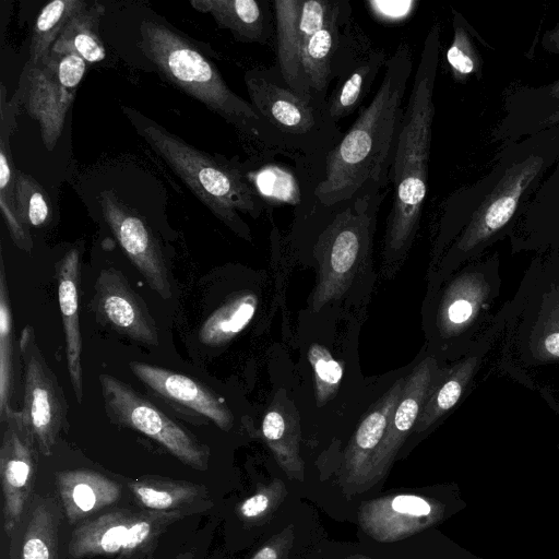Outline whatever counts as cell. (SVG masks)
Segmentation results:
<instances>
[{
	"instance_id": "30",
	"label": "cell",
	"mask_w": 559,
	"mask_h": 559,
	"mask_svg": "<svg viewBox=\"0 0 559 559\" xmlns=\"http://www.w3.org/2000/svg\"><path fill=\"white\" fill-rule=\"evenodd\" d=\"M471 356L449 370H440L416 420L414 432H424L443 417L461 399L477 366Z\"/></svg>"
},
{
	"instance_id": "31",
	"label": "cell",
	"mask_w": 559,
	"mask_h": 559,
	"mask_svg": "<svg viewBox=\"0 0 559 559\" xmlns=\"http://www.w3.org/2000/svg\"><path fill=\"white\" fill-rule=\"evenodd\" d=\"M104 12L105 8L100 3H90L68 23L49 52H75L90 63L103 61L106 51L99 38L98 26Z\"/></svg>"
},
{
	"instance_id": "2",
	"label": "cell",
	"mask_w": 559,
	"mask_h": 559,
	"mask_svg": "<svg viewBox=\"0 0 559 559\" xmlns=\"http://www.w3.org/2000/svg\"><path fill=\"white\" fill-rule=\"evenodd\" d=\"M412 72L411 47L401 43L388 58L371 102L325 157L322 178L313 190L319 207L332 210L388 190Z\"/></svg>"
},
{
	"instance_id": "42",
	"label": "cell",
	"mask_w": 559,
	"mask_h": 559,
	"mask_svg": "<svg viewBox=\"0 0 559 559\" xmlns=\"http://www.w3.org/2000/svg\"><path fill=\"white\" fill-rule=\"evenodd\" d=\"M270 507V496L258 492L247 498L239 507L240 514L246 519H255L266 512Z\"/></svg>"
},
{
	"instance_id": "1",
	"label": "cell",
	"mask_w": 559,
	"mask_h": 559,
	"mask_svg": "<svg viewBox=\"0 0 559 559\" xmlns=\"http://www.w3.org/2000/svg\"><path fill=\"white\" fill-rule=\"evenodd\" d=\"M558 158L556 127L502 144L487 174L448 197L433 246L428 290L438 288L463 262L510 235Z\"/></svg>"
},
{
	"instance_id": "17",
	"label": "cell",
	"mask_w": 559,
	"mask_h": 559,
	"mask_svg": "<svg viewBox=\"0 0 559 559\" xmlns=\"http://www.w3.org/2000/svg\"><path fill=\"white\" fill-rule=\"evenodd\" d=\"M429 329L431 338L452 340L462 335L480 313L489 296V285L477 272H464L449 282L441 292L429 293ZM427 321V320H426Z\"/></svg>"
},
{
	"instance_id": "41",
	"label": "cell",
	"mask_w": 559,
	"mask_h": 559,
	"mask_svg": "<svg viewBox=\"0 0 559 559\" xmlns=\"http://www.w3.org/2000/svg\"><path fill=\"white\" fill-rule=\"evenodd\" d=\"M365 3L372 17L386 25L406 22L419 4L417 0H367Z\"/></svg>"
},
{
	"instance_id": "28",
	"label": "cell",
	"mask_w": 559,
	"mask_h": 559,
	"mask_svg": "<svg viewBox=\"0 0 559 559\" xmlns=\"http://www.w3.org/2000/svg\"><path fill=\"white\" fill-rule=\"evenodd\" d=\"M388 58L384 49H371L360 56L349 71L338 79L326 100L329 115L335 123L338 124L340 120L360 107L384 69Z\"/></svg>"
},
{
	"instance_id": "27",
	"label": "cell",
	"mask_w": 559,
	"mask_h": 559,
	"mask_svg": "<svg viewBox=\"0 0 559 559\" xmlns=\"http://www.w3.org/2000/svg\"><path fill=\"white\" fill-rule=\"evenodd\" d=\"M129 488L145 510L188 515L210 508L205 488L191 483L146 476L129 483Z\"/></svg>"
},
{
	"instance_id": "19",
	"label": "cell",
	"mask_w": 559,
	"mask_h": 559,
	"mask_svg": "<svg viewBox=\"0 0 559 559\" xmlns=\"http://www.w3.org/2000/svg\"><path fill=\"white\" fill-rule=\"evenodd\" d=\"M129 367L139 380L165 399L195 411L225 431L231 427L233 414L224 400L201 382L145 362L131 361Z\"/></svg>"
},
{
	"instance_id": "43",
	"label": "cell",
	"mask_w": 559,
	"mask_h": 559,
	"mask_svg": "<svg viewBox=\"0 0 559 559\" xmlns=\"http://www.w3.org/2000/svg\"><path fill=\"white\" fill-rule=\"evenodd\" d=\"M540 46L549 53H559V21L543 34Z\"/></svg>"
},
{
	"instance_id": "29",
	"label": "cell",
	"mask_w": 559,
	"mask_h": 559,
	"mask_svg": "<svg viewBox=\"0 0 559 559\" xmlns=\"http://www.w3.org/2000/svg\"><path fill=\"white\" fill-rule=\"evenodd\" d=\"M25 515L21 559H61V513L57 500L37 495Z\"/></svg>"
},
{
	"instance_id": "38",
	"label": "cell",
	"mask_w": 559,
	"mask_h": 559,
	"mask_svg": "<svg viewBox=\"0 0 559 559\" xmlns=\"http://www.w3.org/2000/svg\"><path fill=\"white\" fill-rule=\"evenodd\" d=\"M293 424L292 415L274 407L267 411L262 421V433L281 461L296 456V451L286 442L294 441Z\"/></svg>"
},
{
	"instance_id": "26",
	"label": "cell",
	"mask_w": 559,
	"mask_h": 559,
	"mask_svg": "<svg viewBox=\"0 0 559 559\" xmlns=\"http://www.w3.org/2000/svg\"><path fill=\"white\" fill-rule=\"evenodd\" d=\"M272 4L276 66L285 82L294 91L305 96H312L304 73L302 46L297 31L301 0H274Z\"/></svg>"
},
{
	"instance_id": "25",
	"label": "cell",
	"mask_w": 559,
	"mask_h": 559,
	"mask_svg": "<svg viewBox=\"0 0 559 559\" xmlns=\"http://www.w3.org/2000/svg\"><path fill=\"white\" fill-rule=\"evenodd\" d=\"M405 379L396 380L372 405L357 427L345 452V471L349 477L359 479L372 454L386 431L390 417L397 404Z\"/></svg>"
},
{
	"instance_id": "20",
	"label": "cell",
	"mask_w": 559,
	"mask_h": 559,
	"mask_svg": "<svg viewBox=\"0 0 559 559\" xmlns=\"http://www.w3.org/2000/svg\"><path fill=\"white\" fill-rule=\"evenodd\" d=\"M522 248L559 246V158L526 202L510 235Z\"/></svg>"
},
{
	"instance_id": "36",
	"label": "cell",
	"mask_w": 559,
	"mask_h": 559,
	"mask_svg": "<svg viewBox=\"0 0 559 559\" xmlns=\"http://www.w3.org/2000/svg\"><path fill=\"white\" fill-rule=\"evenodd\" d=\"M14 201L17 214L27 227L41 226L49 218L46 191L32 176L19 169L14 173Z\"/></svg>"
},
{
	"instance_id": "40",
	"label": "cell",
	"mask_w": 559,
	"mask_h": 559,
	"mask_svg": "<svg viewBox=\"0 0 559 559\" xmlns=\"http://www.w3.org/2000/svg\"><path fill=\"white\" fill-rule=\"evenodd\" d=\"M334 2L335 0H301L297 31L302 49L307 40L324 25Z\"/></svg>"
},
{
	"instance_id": "16",
	"label": "cell",
	"mask_w": 559,
	"mask_h": 559,
	"mask_svg": "<svg viewBox=\"0 0 559 559\" xmlns=\"http://www.w3.org/2000/svg\"><path fill=\"white\" fill-rule=\"evenodd\" d=\"M503 110L490 132L491 142L508 144L559 127V78L540 86L510 87Z\"/></svg>"
},
{
	"instance_id": "33",
	"label": "cell",
	"mask_w": 559,
	"mask_h": 559,
	"mask_svg": "<svg viewBox=\"0 0 559 559\" xmlns=\"http://www.w3.org/2000/svg\"><path fill=\"white\" fill-rule=\"evenodd\" d=\"M258 298L252 293L231 296L202 324L199 338L206 345H223L239 334L255 313Z\"/></svg>"
},
{
	"instance_id": "12",
	"label": "cell",
	"mask_w": 559,
	"mask_h": 559,
	"mask_svg": "<svg viewBox=\"0 0 559 559\" xmlns=\"http://www.w3.org/2000/svg\"><path fill=\"white\" fill-rule=\"evenodd\" d=\"M353 9L347 0H335L324 25L314 33L302 49V68L312 96L326 102L334 79H341L360 57L355 52L353 34L345 31Z\"/></svg>"
},
{
	"instance_id": "6",
	"label": "cell",
	"mask_w": 559,
	"mask_h": 559,
	"mask_svg": "<svg viewBox=\"0 0 559 559\" xmlns=\"http://www.w3.org/2000/svg\"><path fill=\"white\" fill-rule=\"evenodd\" d=\"M245 83L251 105L276 132L286 157L318 183L326 155L343 136L326 102L294 91L276 63L248 70Z\"/></svg>"
},
{
	"instance_id": "18",
	"label": "cell",
	"mask_w": 559,
	"mask_h": 559,
	"mask_svg": "<svg viewBox=\"0 0 559 559\" xmlns=\"http://www.w3.org/2000/svg\"><path fill=\"white\" fill-rule=\"evenodd\" d=\"M17 94L27 112L38 122L46 148L51 151L62 133L74 92L62 87L45 64L27 62Z\"/></svg>"
},
{
	"instance_id": "3",
	"label": "cell",
	"mask_w": 559,
	"mask_h": 559,
	"mask_svg": "<svg viewBox=\"0 0 559 559\" xmlns=\"http://www.w3.org/2000/svg\"><path fill=\"white\" fill-rule=\"evenodd\" d=\"M440 47L441 27L435 23L424 41L390 170L393 197L382 247L386 277L404 262L419 229L428 187Z\"/></svg>"
},
{
	"instance_id": "15",
	"label": "cell",
	"mask_w": 559,
	"mask_h": 559,
	"mask_svg": "<svg viewBox=\"0 0 559 559\" xmlns=\"http://www.w3.org/2000/svg\"><path fill=\"white\" fill-rule=\"evenodd\" d=\"M440 371L432 356L425 357L405 378L397 404L378 449L366 465L360 481L381 478L414 427L428 392Z\"/></svg>"
},
{
	"instance_id": "24",
	"label": "cell",
	"mask_w": 559,
	"mask_h": 559,
	"mask_svg": "<svg viewBox=\"0 0 559 559\" xmlns=\"http://www.w3.org/2000/svg\"><path fill=\"white\" fill-rule=\"evenodd\" d=\"M57 486L64 514L70 524L117 502L119 486L100 473L90 469L63 471L57 474Z\"/></svg>"
},
{
	"instance_id": "23",
	"label": "cell",
	"mask_w": 559,
	"mask_h": 559,
	"mask_svg": "<svg viewBox=\"0 0 559 559\" xmlns=\"http://www.w3.org/2000/svg\"><path fill=\"white\" fill-rule=\"evenodd\" d=\"M199 12L212 15L219 28L231 32L241 43L267 45L275 39V24L264 0H191Z\"/></svg>"
},
{
	"instance_id": "39",
	"label": "cell",
	"mask_w": 559,
	"mask_h": 559,
	"mask_svg": "<svg viewBox=\"0 0 559 559\" xmlns=\"http://www.w3.org/2000/svg\"><path fill=\"white\" fill-rule=\"evenodd\" d=\"M39 63L48 67L59 84L70 92L76 88L86 70V61L75 52L62 55L48 52Z\"/></svg>"
},
{
	"instance_id": "7",
	"label": "cell",
	"mask_w": 559,
	"mask_h": 559,
	"mask_svg": "<svg viewBox=\"0 0 559 559\" xmlns=\"http://www.w3.org/2000/svg\"><path fill=\"white\" fill-rule=\"evenodd\" d=\"M388 192L366 194L326 210L328 222L313 246L319 270L314 309L344 298L357 276L370 267L377 217Z\"/></svg>"
},
{
	"instance_id": "34",
	"label": "cell",
	"mask_w": 559,
	"mask_h": 559,
	"mask_svg": "<svg viewBox=\"0 0 559 559\" xmlns=\"http://www.w3.org/2000/svg\"><path fill=\"white\" fill-rule=\"evenodd\" d=\"M452 40L445 51V61L454 81L465 84L472 78H483L484 60L475 39L484 41L465 17L452 9Z\"/></svg>"
},
{
	"instance_id": "13",
	"label": "cell",
	"mask_w": 559,
	"mask_h": 559,
	"mask_svg": "<svg viewBox=\"0 0 559 559\" xmlns=\"http://www.w3.org/2000/svg\"><path fill=\"white\" fill-rule=\"evenodd\" d=\"M98 200L107 225L129 260L153 290L164 299L170 298L165 255L146 219L110 189L102 191Z\"/></svg>"
},
{
	"instance_id": "14",
	"label": "cell",
	"mask_w": 559,
	"mask_h": 559,
	"mask_svg": "<svg viewBox=\"0 0 559 559\" xmlns=\"http://www.w3.org/2000/svg\"><path fill=\"white\" fill-rule=\"evenodd\" d=\"M92 308L105 326L145 346H157V325L144 300L116 269L102 270L94 286Z\"/></svg>"
},
{
	"instance_id": "9",
	"label": "cell",
	"mask_w": 559,
	"mask_h": 559,
	"mask_svg": "<svg viewBox=\"0 0 559 559\" xmlns=\"http://www.w3.org/2000/svg\"><path fill=\"white\" fill-rule=\"evenodd\" d=\"M99 382L106 414L114 424L147 436L192 468H207L209 448L189 430L118 378L102 373Z\"/></svg>"
},
{
	"instance_id": "4",
	"label": "cell",
	"mask_w": 559,
	"mask_h": 559,
	"mask_svg": "<svg viewBox=\"0 0 559 559\" xmlns=\"http://www.w3.org/2000/svg\"><path fill=\"white\" fill-rule=\"evenodd\" d=\"M139 47L165 78L257 142L273 157L286 156L276 132L251 103L235 94L215 66L190 41L167 26L144 20Z\"/></svg>"
},
{
	"instance_id": "5",
	"label": "cell",
	"mask_w": 559,
	"mask_h": 559,
	"mask_svg": "<svg viewBox=\"0 0 559 559\" xmlns=\"http://www.w3.org/2000/svg\"><path fill=\"white\" fill-rule=\"evenodd\" d=\"M124 111L136 132L194 195L234 233L250 240V229L239 212L258 218L267 204L252 185L248 170L188 144L134 109Z\"/></svg>"
},
{
	"instance_id": "10",
	"label": "cell",
	"mask_w": 559,
	"mask_h": 559,
	"mask_svg": "<svg viewBox=\"0 0 559 559\" xmlns=\"http://www.w3.org/2000/svg\"><path fill=\"white\" fill-rule=\"evenodd\" d=\"M23 364L22 415L36 438L39 451L50 455L62 432L69 429L68 403L55 372L38 347L34 329L27 324L19 340Z\"/></svg>"
},
{
	"instance_id": "21",
	"label": "cell",
	"mask_w": 559,
	"mask_h": 559,
	"mask_svg": "<svg viewBox=\"0 0 559 559\" xmlns=\"http://www.w3.org/2000/svg\"><path fill=\"white\" fill-rule=\"evenodd\" d=\"M57 278L68 372L75 399L81 404L83 399L82 336L79 317L81 254L78 248L70 249L58 262Z\"/></svg>"
},
{
	"instance_id": "32",
	"label": "cell",
	"mask_w": 559,
	"mask_h": 559,
	"mask_svg": "<svg viewBox=\"0 0 559 559\" xmlns=\"http://www.w3.org/2000/svg\"><path fill=\"white\" fill-rule=\"evenodd\" d=\"M13 316L3 257L0 254V423L12 408L16 381Z\"/></svg>"
},
{
	"instance_id": "8",
	"label": "cell",
	"mask_w": 559,
	"mask_h": 559,
	"mask_svg": "<svg viewBox=\"0 0 559 559\" xmlns=\"http://www.w3.org/2000/svg\"><path fill=\"white\" fill-rule=\"evenodd\" d=\"M186 513L117 509L80 523L68 545L70 559L95 556L135 559L151 551L158 537Z\"/></svg>"
},
{
	"instance_id": "22",
	"label": "cell",
	"mask_w": 559,
	"mask_h": 559,
	"mask_svg": "<svg viewBox=\"0 0 559 559\" xmlns=\"http://www.w3.org/2000/svg\"><path fill=\"white\" fill-rule=\"evenodd\" d=\"M361 510V526L379 540H394L419 531L432 513L431 504L415 495L374 500Z\"/></svg>"
},
{
	"instance_id": "35",
	"label": "cell",
	"mask_w": 559,
	"mask_h": 559,
	"mask_svg": "<svg viewBox=\"0 0 559 559\" xmlns=\"http://www.w3.org/2000/svg\"><path fill=\"white\" fill-rule=\"evenodd\" d=\"M88 4L83 0H53L46 4L40 10L33 27L28 62L39 63L68 23Z\"/></svg>"
},
{
	"instance_id": "44",
	"label": "cell",
	"mask_w": 559,
	"mask_h": 559,
	"mask_svg": "<svg viewBox=\"0 0 559 559\" xmlns=\"http://www.w3.org/2000/svg\"><path fill=\"white\" fill-rule=\"evenodd\" d=\"M252 559H277V554L272 547L261 548Z\"/></svg>"
},
{
	"instance_id": "37",
	"label": "cell",
	"mask_w": 559,
	"mask_h": 559,
	"mask_svg": "<svg viewBox=\"0 0 559 559\" xmlns=\"http://www.w3.org/2000/svg\"><path fill=\"white\" fill-rule=\"evenodd\" d=\"M308 359L313 369L317 399L320 404H324L336 393L343 378V368L332 354L320 344L310 346Z\"/></svg>"
},
{
	"instance_id": "45",
	"label": "cell",
	"mask_w": 559,
	"mask_h": 559,
	"mask_svg": "<svg viewBox=\"0 0 559 559\" xmlns=\"http://www.w3.org/2000/svg\"><path fill=\"white\" fill-rule=\"evenodd\" d=\"M174 559H194V556L192 552H185V554L182 552Z\"/></svg>"
},
{
	"instance_id": "11",
	"label": "cell",
	"mask_w": 559,
	"mask_h": 559,
	"mask_svg": "<svg viewBox=\"0 0 559 559\" xmlns=\"http://www.w3.org/2000/svg\"><path fill=\"white\" fill-rule=\"evenodd\" d=\"M0 475L3 528L8 536L22 524L36 477L38 444L22 412L12 409L1 423Z\"/></svg>"
}]
</instances>
